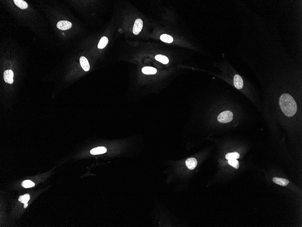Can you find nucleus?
<instances>
[{
    "label": "nucleus",
    "mask_w": 302,
    "mask_h": 227,
    "mask_svg": "<svg viewBox=\"0 0 302 227\" xmlns=\"http://www.w3.org/2000/svg\"><path fill=\"white\" fill-rule=\"evenodd\" d=\"M14 73L11 70H7L4 73L3 78L5 81L7 83L11 84L13 83Z\"/></svg>",
    "instance_id": "5"
},
{
    "label": "nucleus",
    "mask_w": 302,
    "mask_h": 227,
    "mask_svg": "<svg viewBox=\"0 0 302 227\" xmlns=\"http://www.w3.org/2000/svg\"><path fill=\"white\" fill-rule=\"evenodd\" d=\"M240 157V155L239 153L236 152H232V153H229L226 154L225 158L227 160L231 159H238Z\"/></svg>",
    "instance_id": "16"
},
{
    "label": "nucleus",
    "mask_w": 302,
    "mask_h": 227,
    "mask_svg": "<svg viewBox=\"0 0 302 227\" xmlns=\"http://www.w3.org/2000/svg\"><path fill=\"white\" fill-rule=\"evenodd\" d=\"M30 199V196L29 194H25L24 196H21L19 198V201L22 203H27Z\"/></svg>",
    "instance_id": "18"
},
{
    "label": "nucleus",
    "mask_w": 302,
    "mask_h": 227,
    "mask_svg": "<svg viewBox=\"0 0 302 227\" xmlns=\"http://www.w3.org/2000/svg\"><path fill=\"white\" fill-rule=\"evenodd\" d=\"M107 151V149L103 146H100L98 148H95L90 151V153L92 155H99L104 154Z\"/></svg>",
    "instance_id": "10"
},
{
    "label": "nucleus",
    "mask_w": 302,
    "mask_h": 227,
    "mask_svg": "<svg viewBox=\"0 0 302 227\" xmlns=\"http://www.w3.org/2000/svg\"><path fill=\"white\" fill-rule=\"evenodd\" d=\"M142 72L145 74H154L157 72V69L152 67H144L142 69Z\"/></svg>",
    "instance_id": "11"
},
{
    "label": "nucleus",
    "mask_w": 302,
    "mask_h": 227,
    "mask_svg": "<svg viewBox=\"0 0 302 227\" xmlns=\"http://www.w3.org/2000/svg\"><path fill=\"white\" fill-rule=\"evenodd\" d=\"M234 85L238 89H242L244 85L243 79L238 74H236L234 77Z\"/></svg>",
    "instance_id": "6"
},
{
    "label": "nucleus",
    "mask_w": 302,
    "mask_h": 227,
    "mask_svg": "<svg viewBox=\"0 0 302 227\" xmlns=\"http://www.w3.org/2000/svg\"><path fill=\"white\" fill-rule=\"evenodd\" d=\"M279 105L283 112L287 117H292L296 113L297 106L293 97L288 93L280 96Z\"/></svg>",
    "instance_id": "1"
},
{
    "label": "nucleus",
    "mask_w": 302,
    "mask_h": 227,
    "mask_svg": "<svg viewBox=\"0 0 302 227\" xmlns=\"http://www.w3.org/2000/svg\"><path fill=\"white\" fill-rule=\"evenodd\" d=\"M24 204V208H27V207L28 206V204L27 203Z\"/></svg>",
    "instance_id": "20"
},
{
    "label": "nucleus",
    "mask_w": 302,
    "mask_h": 227,
    "mask_svg": "<svg viewBox=\"0 0 302 227\" xmlns=\"http://www.w3.org/2000/svg\"><path fill=\"white\" fill-rule=\"evenodd\" d=\"M155 59L163 64H167L169 62L168 58L166 57V56L163 55H157L155 56Z\"/></svg>",
    "instance_id": "14"
},
{
    "label": "nucleus",
    "mask_w": 302,
    "mask_h": 227,
    "mask_svg": "<svg viewBox=\"0 0 302 227\" xmlns=\"http://www.w3.org/2000/svg\"><path fill=\"white\" fill-rule=\"evenodd\" d=\"M21 185L25 188H31L35 186V184L31 180H26L22 182Z\"/></svg>",
    "instance_id": "17"
},
{
    "label": "nucleus",
    "mask_w": 302,
    "mask_h": 227,
    "mask_svg": "<svg viewBox=\"0 0 302 227\" xmlns=\"http://www.w3.org/2000/svg\"><path fill=\"white\" fill-rule=\"evenodd\" d=\"M197 161L194 158H190L185 161L187 167L190 170H194L197 166Z\"/></svg>",
    "instance_id": "7"
},
{
    "label": "nucleus",
    "mask_w": 302,
    "mask_h": 227,
    "mask_svg": "<svg viewBox=\"0 0 302 227\" xmlns=\"http://www.w3.org/2000/svg\"><path fill=\"white\" fill-rule=\"evenodd\" d=\"M57 26L60 30L66 31L72 28V24L68 21H60L57 23Z\"/></svg>",
    "instance_id": "4"
},
{
    "label": "nucleus",
    "mask_w": 302,
    "mask_h": 227,
    "mask_svg": "<svg viewBox=\"0 0 302 227\" xmlns=\"http://www.w3.org/2000/svg\"><path fill=\"white\" fill-rule=\"evenodd\" d=\"M228 163L230 166H233L235 169H238L239 168V162L237 159L228 160Z\"/></svg>",
    "instance_id": "19"
},
{
    "label": "nucleus",
    "mask_w": 302,
    "mask_h": 227,
    "mask_svg": "<svg viewBox=\"0 0 302 227\" xmlns=\"http://www.w3.org/2000/svg\"><path fill=\"white\" fill-rule=\"evenodd\" d=\"M160 39L161 41L167 43H171L173 41V37L170 35H167V34H163L160 36Z\"/></svg>",
    "instance_id": "15"
},
{
    "label": "nucleus",
    "mask_w": 302,
    "mask_h": 227,
    "mask_svg": "<svg viewBox=\"0 0 302 227\" xmlns=\"http://www.w3.org/2000/svg\"><path fill=\"white\" fill-rule=\"evenodd\" d=\"M143 27V22L140 19H137L134 22V25H133V34L135 35H137L142 31Z\"/></svg>",
    "instance_id": "3"
},
{
    "label": "nucleus",
    "mask_w": 302,
    "mask_h": 227,
    "mask_svg": "<svg viewBox=\"0 0 302 227\" xmlns=\"http://www.w3.org/2000/svg\"><path fill=\"white\" fill-rule=\"evenodd\" d=\"M108 39L107 38V37L106 36H104V37H102L100 41L99 42L98 45V48L100 49H104L108 43Z\"/></svg>",
    "instance_id": "13"
},
{
    "label": "nucleus",
    "mask_w": 302,
    "mask_h": 227,
    "mask_svg": "<svg viewBox=\"0 0 302 227\" xmlns=\"http://www.w3.org/2000/svg\"><path fill=\"white\" fill-rule=\"evenodd\" d=\"M80 63L81 64V67L83 69V70L85 71H88L90 69L89 63L88 61L87 60L86 57L84 56H82L80 59Z\"/></svg>",
    "instance_id": "8"
},
{
    "label": "nucleus",
    "mask_w": 302,
    "mask_h": 227,
    "mask_svg": "<svg viewBox=\"0 0 302 227\" xmlns=\"http://www.w3.org/2000/svg\"><path fill=\"white\" fill-rule=\"evenodd\" d=\"M273 181L277 185L283 186H287L289 184V181L287 180L278 177H274L273 178Z\"/></svg>",
    "instance_id": "9"
},
{
    "label": "nucleus",
    "mask_w": 302,
    "mask_h": 227,
    "mask_svg": "<svg viewBox=\"0 0 302 227\" xmlns=\"http://www.w3.org/2000/svg\"><path fill=\"white\" fill-rule=\"evenodd\" d=\"M14 2L15 4L21 9H26L28 7L27 3L23 0H14Z\"/></svg>",
    "instance_id": "12"
},
{
    "label": "nucleus",
    "mask_w": 302,
    "mask_h": 227,
    "mask_svg": "<svg viewBox=\"0 0 302 227\" xmlns=\"http://www.w3.org/2000/svg\"><path fill=\"white\" fill-rule=\"evenodd\" d=\"M234 114L230 111H225L219 114L218 117V120L222 123H228L233 119Z\"/></svg>",
    "instance_id": "2"
}]
</instances>
